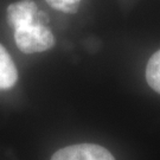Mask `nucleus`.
Listing matches in <instances>:
<instances>
[{"label":"nucleus","mask_w":160,"mask_h":160,"mask_svg":"<svg viewBox=\"0 0 160 160\" xmlns=\"http://www.w3.org/2000/svg\"><path fill=\"white\" fill-rule=\"evenodd\" d=\"M18 71L10 53L0 44V90H7L16 84Z\"/></svg>","instance_id":"nucleus-4"},{"label":"nucleus","mask_w":160,"mask_h":160,"mask_svg":"<svg viewBox=\"0 0 160 160\" xmlns=\"http://www.w3.org/2000/svg\"><path fill=\"white\" fill-rule=\"evenodd\" d=\"M81 0H46L52 8L64 13H74L77 11Z\"/></svg>","instance_id":"nucleus-6"},{"label":"nucleus","mask_w":160,"mask_h":160,"mask_svg":"<svg viewBox=\"0 0 160 160\" xmlns=\"http://www.w3.org/2000/svg\"><path fill=\"white\" fill-rule=\"evenodd\" d=\"M44 17L46 16L38 11L36 2L32 0H20L7 7V20L14 30L30 25Z\"/></svg>","instance_id":"nucleus-3"},{"label":"nucleus","mask_w":160,"mask_h":160,"mask_svg":"<svg viewBox=\"0 0 160 160\" xmlns=\"http://www.w3.org/2000/svg\"><path fill=\"white\" fill-rule=\"evenodd\" d=\"M146 80L149 87L160 94V50L149 58L146 67Z\"/></svg>","instance_id":"nucleus-5"},{"label":"nucleus","mask_w":160,"mask_h":160,"mask_svg":"<svg viewBox=\"0 0 160 160\" xmlns=\"http://www.w3.org/2000/svg\"><path fill=\"white\" fill-rule=\"evenodd\" d=\"M46 17L14 30V40L18 49L24 53H36L51 49L55 45V37L45 26Z\"/></svg>","instance_id":"nucleus-1"},{"label":"nucleus","mask_w":160,"mask_h":160,"mask_svg":"<svg viewBox=\"0 0 160 160\" xmlns=\"http://www.w3.org/2000/svg\"><path fill=\"white\" fill-rule=\"evenodd\" d=\"M51 160H115L108 149L94 143H78L57 151Z\"/></svg>","instance_id":"nucleus-2"}]
</instances>
